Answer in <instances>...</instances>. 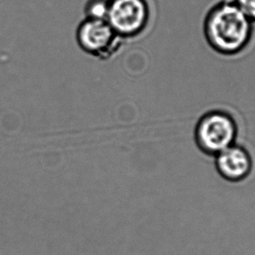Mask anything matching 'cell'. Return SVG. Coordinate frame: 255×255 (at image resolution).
I'll return each instance as SVG.
<instances>
[{
  "mask_svg": "<svg viewBox=\"0 0 255 255\" xmlns=\"http://www.w3.org/2000/svg\"><path fill=\"white\" fill-rule=\"evenodd\" d=\"M255 25L234 0H220L206 12L203 33L213 52L224 57H236L251 46Z\"/></svg>",
  "mask_w": 255,
  "mask_h": 255,
  "instance_id": "6da1fadb",
  "label": "cell"
},
{
  "mask_svg": "<svg viewBox=\"0 0 255 255\" xmlns=\"http://www.w3.org/2000/svg\"><path fill=\"white\" fill-rule=\"evenodd\" d=\"M110 0H89L86 4L87 18L107 20Z\"/></svg>",
  "mask_w": 255,
  "mask_h": 255,
  "instance_id": "8992f818",
  "label": "cell"
},
{
  "mask_svg": "<svg viewBox=\"0 0 255 255\" xmlns=\"http://www.w3.org/2000/svg\"><path fill=\"white\" fill-rule=\"evenodd\" d=\"M215 156L217 170L226 180L238 183L250 176L253 159L244 147L234 143Z\"/></svg>",
  "mask_w": 255,
  "mask_h": 255,
  "instance_id": "5b68a950",
  "label": "cell"
},
{
  "mask_svg": "<svg viewBox=\"0 0 255 255\" xmlns=\"http://www.w3.org/2000/svg\"><path fill=\"white\" fill-rule=\"evenodd\" d=\"M241 11L255 25V0H234Z\"/></svg>",
  "mask_w": 255,
  "mask_h": 255,
  "instance_id": "52a82bcc",
  "label": "cell"
},
{
  "mask_svg": "<svg viewBox=\"0 0 255 255\" xmlns=\"http://www.w3.org/2000/svg\"><path fill=\"white\" fill-rule=\"evenodd\" d=\"M146 0H110L107 21L121 38H131L145 30L149 23Z\"/></svg>",
  "mask_w": 255,
  "mask_h": 255,
  "instance_id": "3957f363",
  "label": "cell"
},
{
  "mask_svg": "<svg viewBox=\"0 0 255 255\" xmlns=\"http://www.w3.org/2000/svg\"><path fill=\"white\" fill-rule=\"evenodd\" d=\"M237 122L227 110H212L199 118L194 136L199 149L206 154L217 156L235 143L238 136Z\"/></svg>",
  "mask_w": 255,
  "mask_h": 255,
  "instance_id": "7a4b0ae2",
  "label": "cell"
},
{
  "mask_svg": "<svg viewBox=\"0 0 255 255\" xmlns=\"http://www.w3.org/2000/svg\"><path fill=\"white\" fill-rule=\"evenodd\" d=\"M76 39L86 53L106 59L118 49L122 38L107 20L87 18L79 25Z\"/></svg>",
  "mask_w": 255,
  "mask_h": 255,
  "instance_id": "277c9868",
  "label": "cell"
}]
</instances>
